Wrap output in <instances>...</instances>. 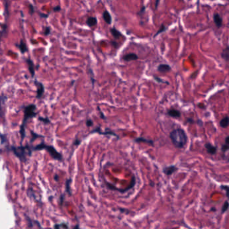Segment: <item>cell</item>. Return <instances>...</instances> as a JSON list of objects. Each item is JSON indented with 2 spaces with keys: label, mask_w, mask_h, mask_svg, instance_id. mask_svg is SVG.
Instances as JSON below:
<instances>
[{
  "label": "cell",
  "mask_w": 229,
  "mask_h": 229,
  "mask_svg": "<svg viewBox=\"0 0 229 229\" xmlns=\"http://www.w3.org/2000/svg\"><path fill=\"white\" fill-rule=\"evenodd\" d=\"M86 125L88 126V127L92 126L93 125V121H92V120H91V119H88V120H87V122H86Z\"/></svg>",
  "instance_id": "cell-27"
},
{
  "label": "cell",
  "mask_w": 229,
  "mask_h": 229,
  "mask_svg": "<svg viewBox=\"0 0 229 229\" xmlns=\"http://www.w3.org/2000/svg\"><path fill=\"white\" fill-rule=\"evenodd\" d=\"M135 143H146V144H148L150 146H153L154 145H155V144H154V141L153 140H151V139H148L146 138H145V137H138V138H134L133 140Z\"/></svg>",
  "instance_id": "cell-11"
},
{
  "label": "cell",
  "mask_w": 229,
  "mask_h": 229,
  "mask_svg": "<svg viewBox=\"0 0 229 229\" xmlns=\"http://www.w3.org/2000/svg\"><path fill=\"white\" fill-rule=\"evenodd\" d=\"M35 109H36V106L34 105H30L28 107H26V109H25V116H24V119L23 121V123H22V126L21 127V134H22V140L24 137V124L26 122L27 119H28L30 117H33L34 115H35Z\"/></svg>",
  "instance_id": "cell-2"
},
{
  "label": "cell",
  "mask_w": 229,
  "mask_h": 229,
  "mask_svg": "<svg viewBox=\"0 0 229 229\" xmlns=\"http://www.w3.org/2000/svg\"><path fill=\"white\" fill-rule=\"evenodd\" d=\"M102 18L104 22L108 25H111L112 23V18L110 13H109L107 9H105V10L103 12Z\"/></svg>",
  "instance_id": "cell-12"
},
{
  "label": "cell",
  "mask_w": 229,
  "mask_h": 229,
  "mask_svg": "<svg viewBox=\"0 0 229 229\" xmlns=\"http://www.w3.org/2000/svg\"><path fill=\"white\" fill-rule=\"evenodd\" d=\"M19 48H20V51L22 53H24L25 52L27 51L26 45L25 44L24 42L22 41H21V42H20V45H19Z\"/></svg>",
  "instance_id": "cell-21"
},
{
  "label": "cell",
  "mask_w": 229,
  "mask_h": 229,
  "mask_svg": "<svg viewBox=\"0 0 229 229\" xmlns=\"http://www.w3.org/2000/svg\"><path fill=\"white\" fill-rule=\"evenodd\" d=\"M150 185L152 186V187H154V186H155V183H154L153 182H151V183H150Z\"/></svg>",
  "instance_id": "cell-36"
},
{
  "label": "cell",
  "mask_w": 229,
  "mask_h": 229,
  "mask_svg": "<svg viewBox=\"0 0 229 229\" xmlns=\"http://www.w3.org/2000/svg\"><path fill=\"white\" fill-rule=\"evenodd\" d=\"M228 124H229V118L228 116H226L225 117H224L222 119H221L220 122H219L220 126L222 127L223 128H227L228 126Z\"/></svg>",
  "instance_id": "cell-16"
},
{
  "label": "cell",
  "mask_w": 229,
  "mask_h": 229,
  "mask_svg": "<svg viewBox=\"0 0 229 229\" xmlns=\"http://www.w3.org/2000/svg\"><path fill=\"white\" fill-rule=\"evenodd\" d=\"M222 1H228V0H222Z\"/></svg>",
  "instance_id": "cell-38"
},
{
  "label": "cell",
  "mask_w": 229,
  "mask_h": 229,
  "mask_svg": "<svg viewBox=\"0 0 229 229\" xmlns=\"http://www.w3.org/2000/svg\"><path fill=\"white\" fill-rule=\"evenodd\" d=\"M213 20H214V22H215V26L218 29L220 28L222 26V22H223L222 18L220 16V14L217 13V12H216V13L213 14Z\"/></svg>",
  "instance_id": "cell-6"
},
{
  "label": "cell",
  "mask_w": 229,
  "mask_h": 229,
  "mask_svg": "<svg viewBox=\"0 0 229 229\" xmlns=\"http://www.w3.org/2000/svg\"><path fill=\"white\" fill-rule=\"evenodd\" d=\"M109 32H110L111 34L112 35L114 39H116V40L120 39L121 37L124 36L120 30H118V29L116 28L115 27H112V28H111L110 29H109Z\"/></svg>",
  "instance_id": "cell-13"
},
{
  "label": "cell",
  "mask_w": 229,
  "mask_h": 229,
  "mask_svg": "<svg viewBox=\"0 0 229 229\" xmlns=\"http://www.w3.org/2000/svg\"><path fill=\"white\" fill-rule=\"evenodd\" d=\"M50 31H51V29H50L49 27H47V28H46L45 30H44V34H45V35H48L49 34H50Z\"/></svg>",
  "instance_id": "cell-31"
},
{
  "label": "cell",
  "mask_w": 229,
  "mask_h": 229,
  "mask_svg": "<svg viewBox=\"0 0 229 229\" xmlns=\"http://www.w3.org/2000/svg\"><path fill=\"white\" fill-rule=\"evenodd\" d=\"M61 226H61V225H56L55 226H54V227H55V228H61ZM63 227L64 228H68V226H66V225H64Z\"/></svg>",
  "instance_id": "cell-35"
},
{
  "label": "cell",
  "mask_w": 229,
  "mask_h": 229,
  "mask_svg": "<svg viewBox=\"0 0 229 229\" xmlns=\"http://www.w3.org/2000/svg\"><path fill=\"white\" fill-rule=\"evenodd\" d=\"M121 59L122 61L126 62L136 61L138 59V56L134 53H128L124 54V55L122 57Z\"/></svg>",
  "instance_id": "cell-5"
},
{
  "label": "cell",
  "mask_w": 229,
  "mask_h": 229,
  "mask_svg": "<svg viewBox=\"0 0 229 229\" xmlns=\"http://www.w3.org/2000/svg\"><path fill=\"white\" fill-rule=\"evenodd\" d=\"M167 114L169 116L173 118H180L181 116V113L180 111H179L178 109L173 108L168 109L167 112Z\"/></svg>",
  "instance_id": "cell-10"
},
{
  "label": "cell",
  "mask_w": 229,
  "mask_h": 229,
  "mask_svg": "<svg viewBox=\"0 0 229 229\" xmlns=\"http://www.w3.org/2000/svg\"><path fill=\"white\" fill-rule=\"evenodd\" d=\"M228 149H229V145L226 143L224 144V145H222V146H221V151H222L223 153H226V151H228Z\"/></svg>",
  "instance_id": "cell-25"
},
{
  "label": "cell",
  "mask_w": 229,
  "mask_h": 229,
  "mask_svg": "<svg viewBox=\"0 0 229 229\" xmlns=\"http://www.w3.org/2000/svg\"><path fill=\"white\" fill-rule=\"evenodd\" d=\"M27 62H28V64L29 71H30V72L32 75L34 76V69L33 62H32L30 59H28V60H27Z\"/></svg>",
  "instance_id": "cell-19"
},
{
  "label": "cell",
  "mask_w": 229,
  "mask_h": 229,
  "mask_svg": "<svg viewBox=\"0 0 229 229\" xmlns=\"http://www.w3.org/2000/svg\"><path fill=\"white\" fill-rule=\"evenodd\" d=\"M210 1H216V0H210Z\"/></svg>",
  "instance_id": "cell-37"
},
{
  "label": "cell",
  "mask_w": 229,
  "mask_h": 229,
  "mask_svg": "<svg viewBox=\"0 0 229 229\" xmlns=\"http://www.w3.org/2000/svg\"><path fill=\"white\" fill-rule=\"evenodd\" d=\"M228 140H229V136H226V137L225 138V143H226V144H228V145H229V141H228Z\"/></svg>",
  "instance_id": "cell-34"
},
{
  "label": "cell",
  "mask_w": 229,
  "mask_h": 229,
  "mask_svg": "<svg viewBox=\"0 0 229 229\" xmlns=\"http://www.w3.org/2000/svg\"><path fill=\"white\" fill-rule=\"evenodd\" d=\"M167 27L165 26V24H161V26L159 27V29L157 31L156 33H155V34H154L153 38H156V37L157 36H159V34H161V33H163V32H165V31L167 30Z\"/></svg>",
  "instance_id": "cell-17"
},
{
  "label": "cell",
  "mask_w": 229,
  "mask_h": 229,
  "mask_svg": "<svg viewBox=\"0 0 229 229\" xmlns=\"http://www.w3.org/2000/svg\"><path fill=\"white\" fill-rule=\"evenodd\" d=\"M153 78L154 79H155V81L157 82V83H165V84H167V85H169V83L168 81H167L165 80H163V79H162L160 78H159V77L157 76H153Z\"/></svg>",
  "instance_id": "cell-20"
},
{
  "label": "cell",
  "mask_w": 229,
  "mask_h": 229,
  "mask_svg": "<svg viewBox=\"0 0 229 229\" xmlns=\"http://www.w3.org/2000/svg\"><path fill=\"white\" fill-rule=\"evenodd\" d=\"M97 24H98V19L96 16L88 17L86 20V24L89 28H92V27L96 26Z\"/></svg>",
  "instance_id": "cell-15"
},
{
  "label": "cell",
  "mask_w": 229,
  "mask_h": 229,
  "mask_svg": "<svg viewBox=\"0 0 229 229\" xmlns=\"http://www.w3.org/2000/svg\"><path fill=\"white\" fill-rule=\"evenodd\" d=\"M111 44H112V45L115 49H118V47H119V46L118 45V43H117V42H116V41H111Z\"/></svg>",
  "instance_id": "cell-29"
},
{
  "label": "cell",
  "mask_w": 229,
  "mask_h": 229,
  "mask_svg": "<svg viewBox=\"0 0 229 229\" xmlns=\"http://www.w3.org/2000/svg\"><path fill=\"white\" fill-rule=\"evenodd\" d=\"M169 138L173 146L177 149H183L187 145L188 136L185 130L181 128L173 130L169 134Z\"/></svg>",
  "instance_id": "cell-1"
},
{
  "label": "cell",
  "mask_w": 229,
  "mask_h": 229,
  "mask_svg": "<svg viewBox=\"0 0 229 229\" xmlns=\"http://www.w3.org/2000/svg\"><path fill=\"white\" fill-rule=\"evenodd\" d=\"M38 148H40L39 149H46V150L49 152L50 154H51V156L53 157L54 159H58V160H61V155L59 153H57V151L53 147V146H46V145H43V144H42L41 145L36 146V149H38Z\"/></svg>",
  "instance_id": "cell-3"
},
{
  "label": "cell",
  "mask_w": 229,
  "mask_h": 229,
  "mask_svg": "<svg viewBox=\"0 0 229 229\" xmlns=\"http://www.w3.org/2000/svg\"><path fill=\"white\" fill-rule=\"evenodd\" d=\"M204 146L206 149V151H207V153L209 154V155H215V154L217 153V147L215 146V145H212V144L210 143H206Z\"/></svg>",
  "instance_id": "cell-9"
},
{
  "label": "cell",
  "mask_w": 229,
  "mask_h": 229,
  "mask_svg": "<svg viewBox=\"0 0 229 229\" xmlns=\"http://www.w3.org/2000/svg\"><path fill=\"white\" fill-rule=\"evenodd\" d=\"M228 200H226L225 202L224 203L222 207V210H221V213H222V214L225 213L228 210Z\"/></svg>",
  "instance_id": "cell-23"
},
{
  "label": "cell",
  "mask_w": 229,
  "mask_h": 229,
  "mask_svg": "<svg viewBox=\"0 0 229 229\" xmlns=\"http://www.w3.org/2000/svg\"><path fill=\"white\" fill-rule=\"evenodd\" d=\"M220 57L226 63H228L229 61V46L226 45L225 48L222 49V52L220 53Z\"/></svg>",
  "instance_id": "cell-14"
},
{
  "label": "cell",
  "mask_w": 229,
  "mask_h": 229,
  "mask_svg": "<svg viewBox=\"0 0 229 229\" xmlns=\"http://www.w3.org/2000/svg\"><path fill=\"white\" fill-rule=\"evenodd\" d=\"M36 86L38 88V96H37L38 98H40L44 92V87L41 83H38V82H36Z\"/></svg>",
  "instance_id": "cell-18"
},
{
  "label": "cell",
  "mask_w": 229,
  "mask_h": 229,
  "mask_svg": "<svg viewBox=\"0 0 229 229\" xmlns=\"http://www.w3.org/2000/svg\"><path fill=\"white\" fill-rule=\"evenodd\" d=\"M98 109H99V114H101V118H102V119H104V120H105V119H106V117H105V116H104V113L102 112V111H101V109H99V107H98Z\"/></svg>",
  "instance_id": "cell-32"
},
{
  "label": "cell",
  "mask_w": 229,
  "mask_h": 229,
  "mask_svg": "<svg viewBox=\"0 0 229 229\" xmlns=\"http://www.w3.org/2000/svg\"><path fill=\"white\" fill-rule=\"evenodd\" d=\"M220 188L222 189V190H225L226 197L228 198V197H229V196H228V193H229L228 186H227V185H221L220 186Z\"/></svg>",
  "instance_id": "cell-24"
},
{
  "label": "cell",
  "mask_w": 229,
  "mask_h": 229,
  "mask_svg": "<svg viewBox=\"0 0 229 229\" xmlns=\"http://www.w3.org/2000/svg\"><path fill=\"white\" fill-rule=\"evenodd\" d=\"M92 133H98L99 134H101V135H111V136H116V137H117V138L119 139V136L117 135V134L116 133H114V132H113L112 130H111L109 128H106L105 131H102L101 130V129L100 127H98V128H96V129H94V130L92 131Z\"/></svg>",
  "instance_id": "cell-4"
},
{
  "label": "cell",
  "mask_w": 229,
  "mask_h": 229,
  "mask_svg": "<svg viewBox=\"0 0 229 229\" xmlns=\"http://www.w3.org/2000/svg\"><path fill=\"white\" fill-rule=\"evenodd\" d=\"M197 123H198V125L200 126H203V122H202V121H201V120H200V119H198V120Z\"/></svg>",
  "instance_id": "cell-33"
},
{
  "label": "cell",
  "mask_w": 229,
  "mask_h": 229,
  "mask_svg": "<svg viewBox=\"0 0 229 229\" xmlns=\"http://www.w3.org/2000/svg\"><path fill=\"white\" fill-rule=\"evenodd\" d=\"M145 11H146V6H142L140 10L137 12V16H138V18H142V16H143V14L145 13Z\"/></svg>",
  "instance_id": "cell-22"
},
{
  "label": "cell",
  "mask_w": 229,
  "mask_h": 229,
  "mask_svg": "<svg viewBox=\"0 0 229 229\" xmlns=\"http://www.w3.org/2000/svg\"><path fill=\"white\" fill-rule=\"evenodd\" d=\"M157 70L161 73H166L171 71V67L168 64H159Z\"/></svg>",
  "instance_id": "cell-7"
},
{
  "label": "cell",
  "mask_w": 229,
  "mask_h": 229,
  "mask_svg": "<svg viewBox=\"0 0 229 229\" xmlns=\"http://www.w3.org/2000/svg\"><path fill=\"white\" fill-rule=\"evenodd\" d=\"M160 1L161 0H155V9H157L158 7H159V3H160Z\"/></svg>",
  "instance_id": "cell-30"
},
{
  "label": "cell",
  "mask_w": 229,
  "mask_h": 229,
  "mask_svg": "<svg viewBox=\"0 0 229 229\" xmlns=\"http://www.w3.org/2000/svg\"><path fill=\"white\" fill-rule=\"evenodd\" d=\"M186 123H189V124H193L195 123V121H194L193 119L191 118H188L186 119Z\"/></svg>",
  "instance_id": "cell-28"
},
{
  "label": "cell",
  "mask_w": 229,
  "mask_h": 229,
  "mask_svg": "<svg viewBox=\"0 0 229 229\" xmlns=\"http://www.w3.org/2000/svg\"><path fill=\"white\" fill-rule=\"evenodd\" d=\"M177 171H178V167H177L175 165H170L165 167H164L163 169V172L167 176L171 175Z\"/></svg>",
  "instance_id": "cell-8"
},
{
  "label": "cell",
  "mask_w": 229,
  "mask_h": 229,
  "mask_svg": "<svg viewBox=\"0 0 229 229\" xmlns=\"http://www.w3.org/2000/svg\"><path fill=\"white\" fill-rule=\"evenodd\" d=\"M90 73H91V83H92V86H94V83H95V79H94L93 78V71H92V69H90Z\"/></svg>",
  "instance_id": "cell-26"
}]
</instances>
